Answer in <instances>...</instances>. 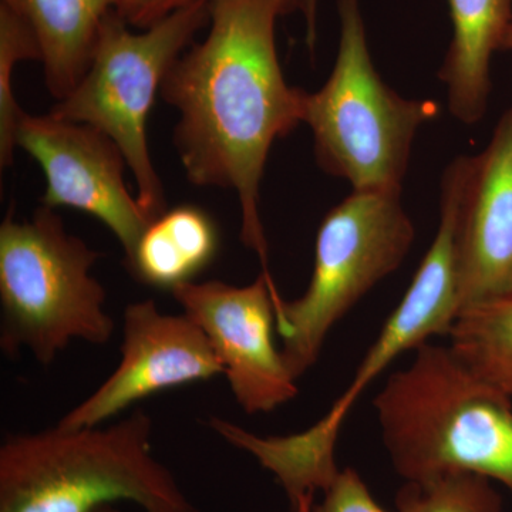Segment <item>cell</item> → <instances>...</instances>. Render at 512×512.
I'll use <instances>...</instances> for the list:
<instances>
[{"label":"cell","mask_w":512,"mask_h":512,"mask_svg":"<svg viewBox=\"0 0 512 512\" xmlns=\"http://www.w3.org/2000/svg\"><path fill=\"white\" fill-rule=\"evenodd\" d=\"M299 0H210V30L178 57L161 97L180 111L174 141L191 184L229 188L242 210L241 239L268 269L259 190L276 140L303 123L305 90L286 83L276 20Z\"/></svg>","instance_id":"obj_1"},{"label":"cell","mask_w":512,"mask_h":512,"mask_svg":"<svg viewBox=\"0 0 512 512\" xmlns=\"http://www.w3.org/2000/svg\"><path fill=\"white\" fill-rule=\"evenodd\" d=\"M466 161L454 158L441 177L440 222L433 244L421 259L402 301L384 323L379 338L366 353L352 383L340 394L328 414L311 429L291 436H255L227 420L210 426L232 446L248 451L274 473L292 512H312L315 495L338 476L335 450L340 430L356 400L390 363L407 350L447 336L458 316L457 221L466 183Z\"/></svg>","instance_id":"obj_2"},{"label":"cell","mask_w":512,"mask_h":512,"mask_svg":"<svg viewBox=\"0 0 512 512\" xmlns=\"http://www.w3.org/2000/svg\"><path fill=\"white\" fill-rule=\"evenodd\" d=\"M375 397L384 447L406 481L471 473L512 494V397L474 375L450 346L426 342Z\"/></svg>","instance_id":"obj_3"},{"label":"cell","mask_w":512,"mask_h":512,"mask_svg":"<svg viewBox=\"0 0 512 512\" xmlns=\"http://www.w3.org/2000/svg\"><path fill=\"white\" fill-rule=\"evenodd\" d=\"M143 410L107 426L8 434L0 446V512H93L131 501L144 512H198L151 447Z\"/></svg>","instance_id":"obj_4"},{"label":"cell","mask_w":512,"mask_h":512,"mask_svg":"<svg viewBox=\"0 0 512 512\" xmlns=\"http://www.w3.org/2000/svg\"><path fill=\"white\" fill-rule=\"evenodd\" d=\"M100 254L64 228L42 205L29 221L12 214L0 225V348L28 349L42 366L55 362L73 340L106 345L114 320L107 293L92 268Z\"/></svg>","instance_id":"obj_5"},{"label":"cell","mask_w":512,"mask_h":512,"mask_svg":"<svg viewBox=\"0 0 512 512\" xmlns=\"http://www.w3.org/2000/svg\"><path fill=\"white\" fill-rule=\"evenodd\" d=\"M338 6L335 66L303 103L316 163L353 191L402 192L414 138L439 116V104L404 99L390 89L372 62L359 0H339Z\"/></svg>","instance_id":"obj_6"},{"label":"cell","mask_w":512,"mask_h":512,"mask_svg":"<svg viewBox=\"0 0 512 512\" xmlns=\"http://www.w3.org/2000/svg\"><path fill=\"white\" fill-rule=\"evenodd\" d=\"M207 23L210 0H192L141 32L111 13L86 73L50 111L97 128L117 144L136 180L138 204L153 220L167 211V200L148 150V116L165 76Z\"/></svg>","instance_id":"obj_7"},{"label":"cell","mask_w":512,"mask_h":512,"mask_svg":"<svg viewBox=\"0 0 512 512\" xmlns=\"http://www.w3.org/2000/svg\"><path fill=\"white\" fill-rule=\"evenodd\" d=\"M400 195L352 191L323 218L308 289L276 313L282 357L296 380L316 365L333 326L409 254L416 228Z\"/></svg>","instance_id":"obj_8"},{"label":"cell","mask_w":512,"mask_h":512,"mask_svg":"<svg viewBox=\"0 0 512 512\" xmlns=\"http://www.w3.org/2000/svg\"><path fill=\"white\" fill-rule=\"evenodd\" d=\"M171 293L204 330L245 413H271L295 399L298 384L275 345L276 313L284 299L271 275L245 286L192 281Z\"/></svg>","instance_id":"obj_9"},{"label":"cell","mask_w":512,"mask_h":512,"mask_svg":"<svg viewBox=\"0 0 512 512\" xmlns=\"http://www.w3.org/2000/svg\"><path fill=\"white\" fill-rule=\"evenodd\" d=\"M16 146L35 158L46 177L42 205L74 208L103 222L120 242L126 261L153 218L128 191L127 161L117 144L87 124L25 114Z\"/></svg>","instance_id":"obj_10"},{"label":"cell","mask_w":512,"mask_h":512,"mask_svg":"<svg viewBox=\"0 0 512 512\" xmlns=\"http://www.w3.org/2000/svg\"><path fill=\"white\" fill-rule=\"evenodd\" d=\"M120 353L116 370L57 426H100L151 394L224 375L204 330L185 313L161 312L150 299L124 311Z\"/></svg>","instance_id":"obj_11"},{"label":"cell","mask_w":512,"mask_h":512,"mask_svg":"<svg viewBox=\"0 0 512 512\" xmlns=\"http://www.w3.org/2000/svg\"><path fill=\"white\" fill-rule=\"evenodd\" d=\"M458 313L512 298V107L468 156L457 221Z\"/></svg>","instance_id":"obj_12"},{"label":"cell","mask_w":512,"mask_h":512,"mask_svg":"<svg viewBox=\"0 0 512 512\" xmlns=\"http://www.w3.org/2000/svg\"><path fill=\"white\" fill-rule=\"evenodd\" d=\"M453 37L439 70L448 110L466 126L487 114L493 82L491 59L501 52L512 23V0H447Z\"/></svg>","instance_id":"obj_13"},{"label":"cell","mask_w":512,"mask_h":512,"mask_svg":"<svg viewBox=\"0 0 512 512\" xmlns=\"http://www.w3.org/2000/svg\"><path fill=\"white\" fill-rule=\"evenodd\" d=\"M0 5L35 33L47 89L60 101L86 73L101 26L119 0H2Z\"/></svg>","instance_id":"obj_14"},{"label":"cell","mask_w":512,"mask_h":512,"mask_svg":"<svg viewBox=\"0 0 512 512\" xmlns=\"http://www.w3.org/2000/svg\"><path fill=\"white\" fill-rule=\"evenodd\" d=\"M218 248L220 232L210 215L180 205L151 221L127 265L143 284L173 291L207 269Z\"/></svg>","instance_id":"obj_15"},{"label":"cell","mask_w":512,"mask_h":512,"mask_svg":"<svg viewBox=\"0 0 512 512\" xmlns=\"http://www.w3.org/2000/svg\"><path fill=\"white\" fill-rule=\"evenodd\" d=\"M447 336L450 349L464 366L512 397V298L458 313Z\"/></svg>","instance_id":"obj_16"},{"label":"cell","mask_w":512,"mask_h":512,"mask_svg":"<svg viewBox=\"0 0 512 512\" xmlns=\"http://www.w3.org/2000/svg\"><path fill=\"white\" fill-rule=\"evenodd\" d=\"M397 512H504L490 478L471 473L406 481L396 494Z\"/></svg>","instance_id":"obj_17"},{"label":"cell","mask_w":512,"mask_h":512,"mask_svg":"<svg viewBox=\"0 0 512 512\" xmlns=\"http://www.w3.org/2000/svg\"><path fill=\"white\" fill-rule=\"evenodd\" d=\"M23 60H39V43L28 23L0 5V164L9 167L26 111L13 94V70Z\"/></svg>","instance_id":"obj_18"},{"label":"cell","mask_w":512,"mask_h":512,"mask_svg":"<svg viewBox=\"0 0 512 512\" xmlns=\"http://www.w3.org/2000/svg\"><path fill=\"white\" fill-rule=\"evenodd\" d=\"M323 494L312 512H389L376 503L365 481L350 467L339 470Z\"/></svg>","instance_id":"obj_19"},{"label":"cell","mask_w":512,"mask_h":512,"mask_svg":"<svg viewBox=\"0 0 512 512\" xmlns=\"http://www.w3.org/2000/svg\"><path fill=\"white\" fill-rule=\"evenodd\" d=\"M192 0H119L116 12L131 28L147 29Z\"/></svg>","instance_id":"obj_20"},{"label":"cell","mask_w":512,"mask_h":512,"mask_svg":"<svg viewBox=\"0 0 512 512\" xmlns=\"http://www.w3.org/2000/svg\"><path fill=\"white\" fill-rule=\"evenodd\" d=\"M299 12L305 19L306 26V45L311 53H315L316 40H318V28H316V18H318V0H299Z\"/></svg>","instance_id":"obj_21"},{"label":"cell","mask_w":512,"mask_h":512,"mask_svg":"<svg viewBox=\"0 0 512 512\" xmlns=\"http://www.w3.org/2000/svg\"><path fill=\"white\" fill-rule=\"evenodd\" d=\"M507 50H510V52L512 50V23L507 33H505L503 45H501V52H507Z\"/></svg>","instance_id":"obj_22"},{"label":"cell","mask_w":512,"mask_h":512,"mask_svg":"<svg viewBox=\"0 0 512 512\" xmlns=\"http://www.w3.org/2000/svg\"><path fill=\"white\" fill-rule=\"evenodd\" d=\"M93 512H123L117 510V508L111 507V505H104V507L97 508L96 511Z\"/></svg>","instance_id":"obj_23"}]
</instances>
